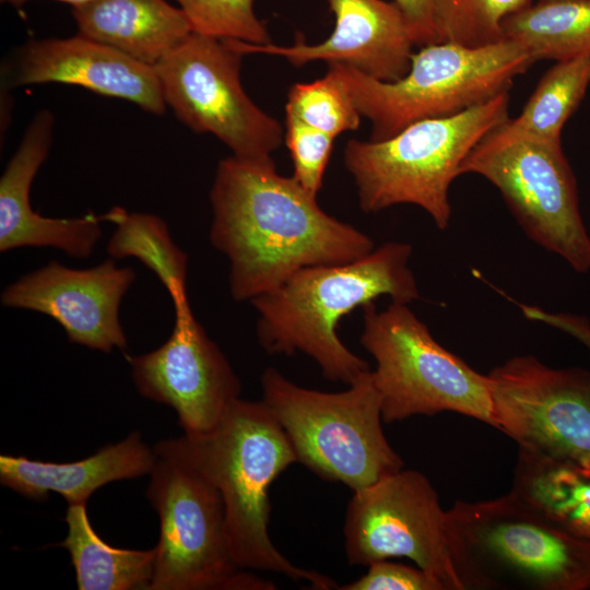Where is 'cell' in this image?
<instances>
[{"mask_svg": "<svg viewBox=\"0 0 590 590\" xmlns=\"http://www.w3.org/2000/svg\"><path fill=\"white\" fill-rule=\"evenodd\" d=\"M149 475L146 497L160 518L150 590L276 589L235 562L224 505L212 484L162 457Z\"/></svg>", "mask_w": 590, "mask_h": 590, "instance_id": "30bf717a", "label": "cell"}, {"mask_svg": "<svg viewBox=\"0 0 590 590\" xmlns=\"http://www.w3.org/2000/svg\"><path fill=\"white\" fill-rule=\"evenodd\" d=\"M507 120L470 151L460 175L476 174L488 180L531 240L559 256L576 272L587 273L590 236L562 141L516 131Z\"/></svg>", "mask_w": 590, "mask_h": 590, "instance_id": "9c48e42d", "label": "cell"}, {"mask_svg": "<svg viewBox=\"0 0 590 590\" xmlns=\"http://www.w3.org/2000/svg\"><path fill=\"white\" fill-rule=\"evenodd\" d=\"M134 280L131 268L113 259L87 269L51 261L7 286L1 304L49 316L72 343L104 353L123 351L128 341L119 310Z\"/></svg>", "mask_w": 590, "mask_h": 590, "instance_id": "9a60e30c", "label": "cell"}, {"mask_svg": "<svg viewBox=\"0 0 590 590\" xmlns=\"http://www.w3.org/2000/svg\"><path fill=\"white\" fill-rule=\"evenodd\" d=\"M504 37L535 61L590 56V0H538L509 15Z\"/></svg>", "mask_w": 590, "mask_h": 590, "instance_id": "603a6c76", "label": "cell"}, {"mask_svg": "<svg viewBox=\"0 0 590 590\" xmlns=\"http://www.w3.org/2000/svg\"><path fill=\"white\" fill-rule=\"evenodd\" d=\"M316 199L281 175L271 156L220 161L210 240L229 261L234 299L251 300L303 268L354 261L374 249L369 236L326 213Z\"/></svg>", "mask_w": 590, "mask_h": 590, "instance_id": "6da1fadb", "label": "cell"}, {"mask_svg": "<svg viewBox=\"0 0 590 590\" xmlns=\"http://www.w3.org/2000/svg\"><path fill=\"white\" fill-rule=\"evenodd\" d=\"M447 546L462 589L587 590L590 542L511 491L446 511Z\"/></svg>", "mask_w": 590, "mask_h": 590, "instance_id": "277c9868", "label": "cell"}, {"mask_svg": "<svg viewBox=\"0 0 590 590\" xmlns=\"http://www.w3.org/2000/svg\"><path fill=\"white\" fill-rule=\"evenodd\" d=\"M509 91L459 114L413 122L379 141L351 139L344 165L361 209L374 213L397 204L422 208L437 228L450 223L449 189L470 151L506 121Z\"/></svg>", "mask_w": 590, "mask_h": 590, "instance_id": "5b68a950", "label": "cell"}, {"mask_svg": "<svg viewBox=\"0 0 590 590\" xmlns=\"http://www.w3.org/2000/svg\"><path fill=\"white\" fill-rule=\"evenodd\" d=\"M68 534L60 543L68 550L75 569L79 590H150L155 547H114L94 531L86 504H72L66 512Z\"/></svg>", "mask_w": 590, "mask_h": 590, "instance_id": "7402d4cb", "label": "cell"}, {"mask_svg": "<svg viewBox=\"0 0 590 590\" xmlns=\"http://www.w3.org/2000/svg\"><path fill=\"white\" fill-rule=\"evenodd\" d=\"M243 56L226 39L192 32L154 68L166 106L182 123L213 134L238 157L271 156L284 130L244 90Z\"/></svg>", "mask_w": 590, "mask_h": 590, "instance_id": "8fae6325", "label": "cell"}, {"mask_svg": "<svg viewBox=\"0 0 590 590\" xmlns=\"http://www.w3.org/2000/svg\"><path fill=\"white\" fill-rule=\"evenodd\" d=\"M55 118L42 109L33 117L0 178V251L51 247L74 258L93 253L107 214L79 217L43 216L31 205V187L52 142Z\"/></svg>", "mask_w": 590, "mask_h": 590, "instance_id": "ac0fdd59", "label": "cell"}, {"mask_svg": "<svg viewBox=\"0 0 590 590\" xmlns=\"http://www.w3.org/2000/svg\"><path fill=\"white\" fill-rule=\"evenodd\" d=\"M406 16L418 46L437 43L435 0H393Z\"/></svg>", "mask_w": 590, "mask_h": 590, "instance_id": "4dcf8cb0", "label": "cell"}, {"mask_svg": "<svg viewBox=\"0 0 590 590\" xmlns=\"http://www.w3.org/2000/svg\"><path fill=\"white\" fill-rule=\"evenodd\" d=\"M446 511L429 480L400 470L353 492L344 521L350 565L408 557L446 590H463L447 546Z\"/></svg>", "mask_w": 590, "mask_h": 590, "instance_id": "4fadbf2b", "label": "cell"}, {"mask_svg": "<svg viewBox=\"0 0 590 590\" xmlns=\"http://www.w3.org/2000/svg\"><path fill=\"white\" fill-rule=\"evenodd\" d=\"M363 310L359 341L376 361L385 423L448 411L494 425L487 376L441 346L408 304Z\"/></svg>", "mask_w": 590, "mask_h": 590, "instance_id": "ba28073f", "label": "cell"}, {"mask_svg": "<svg viewBox=\"0 0 590 590\" xmlns=\"http://www.w3.org/2000/svg\"><path fill=\"white\" fill-rule=\"evenodd\" d=\"M532 0H435L437 43L480 47L504 39L503 24Z\"/></svg>", "mask_w": 590, "mask_h": 590, "instance_id": "484cf974", "label": "cell"}, {"mask_svg": "<svg viewBox=\"0 0 590 590\" xmlns=\"http://www.w3.org/2000/svg\"><path fill=\"white\" fill-rule=\"evenodd\" d=\"M260 381L262 402L285 432L297 462L319 477L354 492L403 469L382 430L381 398L370 369L340 392L297 386L273 367Z\"/></svg>", "mask_w": 590, "mask_h": 590, "instance_id": "52a82bcc", "label": "cell"}, {"mask_svg": "<svg viewBox=\"0 0 590 590\" xmlns=\"http://www.w3.org/2000/svg\"><path fill=\"white\" fill-rule=\"evenodd\" d=\"M284 141L293 162V177L307 192L317 197L334 138L285 111Z\"/></svg>", "mask_w": 590, "mask_h": 590, "instance_id": "f1b7e54d", "label": "cell"}, {"mask_svg": "<svg viewBox=\"0 0 590 590\" xmlns=\"http://www.w3.org/2000/svg\"><path fill=\"white\" fill-rule=\"evenodd\" d=\"M156 458L141 435L132 432L123 440L74 462H44L1 455L0 483L32 500H45L49 492H55L68 505L86 504L105 484L150 474Z\"/></svg>", "mask_w": 590, "mask_h": 590, "instance_id": "d6986e66", "label": "cell"}, {"mask_svg": "<svg viewBox=\"0 0 590 590\" xmlns=\"http://www.w3.org/2000/svg\"><path fill=\"white\" fill-rule=\"evenodd\" d=\"M590 85V56L557 61L539 81L522 111L507 125L519 132L560 140L565 122Z\"/></svg>", "mask_w": 590, "mask_h": 590, "instance_id": "d4e9b609", "label": "cell"}, {"mask_svg": "<svg viewBox=\"0 0 590 590\" xmlns=\"http://www.w3.org/2000/svg\"><path fill=\"white\" fill-rule=\"evenodd\" d=\"M339 590H446L445 586L424 569L378 560L368 565L366 574L345 583Z\"/></svg>", "mask_w": 590, "mask_h": 590, "instance_id": "f546056e", "label": "cell"}, {"mask_svg": "<svg viewBox=\"0 0 590 590\" xmlns=\"http://www.w3.org/2000/svg\"><path fill=\"white\" fill-rule=\"evenodd\" d=\"M494 427L539 456L590 469V371L514 356L486 375Z\"/></svg>", "mask_w": 590, "mask_h": 590, "instance_id": "7c38bea8", "label": "cell"}, {"mask_svg": "<svg viewBox=\"0 0 590 590\" xmlns=\"http://www.w3.org/2000/svg\"><path fill=\"white\" fill-rule=\"evenodd\" d=\"M192 32L253 45L271 42L264 23L256 15L253 0H177Z\"/></svg>", "mask_w": 590, "mask_h": 590, "instance_id": "83f0119b", "label": "cell"}, {"mask_svg": "<svg viewBox=\"0 0 590 590\" xmlns=\"http://www.w3.org/2000/svg\"><path fill=\"white\" fill-rule=\"evenodd\" d=\"M174 309L168 339L149 353L127 358L140 394L172 406L185 434H203L240 398L241 384L189 302Z\"/></svg>", "mask_w": 590, "mask_h": 590, "instance_id": "5bb4252c", "label": "cell"}, {"mask_svg": "<svg viewBox=\"0 0 590 590\" xmlns=\"http://www.w3.org/2000/svg\"><path fill=\"white\" fill-rule=\"evenodd\" d=\"M535 60L504 38L480 47L441 42L413 52L409 72L387 82L354 68L329 63L359 114L371 125L369 140L390 138L409 125L449 117L510 90Z\"/></svg>", "mask_w": 590, "mask_h": 590, "instance_id": "8992f818", "label": "cell"}, {"mask_svg": "<svg viewBox=\"0 0 590 590\" xmlns=\"http://www.w3.org/2000/svg\"><path fill=\"white\" fill-rule=\"evenodd\" d=\"M285 111L334 139L358 129L362 117L344 84L329 69L320 79L293 84Z\"/></svg>", "mask_w": 590, "mask_h": 590, "instance_id": "4316f807", "label": "cell"}, {"mask_svg": "<svg viewBox=\"0 0 590 590\" xmlns=\"http://www.w3.org/2000/svg\"><path fill=\"white\" fill-rule=\"evenodd\" d=\"M153 450L219 491L231 552L239 567L282 574L312 589L339 588L330 577L291 563L269 535L270 486L297 458L262 400L239 398L211 430L163 439Z\"/></svg>", "mask_w": 590, "mask_h": 590, "instance_id": "7a4b0ae2", "label": "cell"}, {"mask_svg": "<svg viewBox=\"0 0 590 590\" xmlns=\"http://www.w3.org/2000/svg\"><path fill=\"white\" fill-rule=\"evenodd\" d=\"M72 15L79 34L152 67L192 33L184 11L166 0H91Z\"/></svg>", "mask_w": 590, "mask_h": 590, "instance_id": "ffe728a7", "label": "cell"}, {"mask_svg": "<svg viewBox=\"0 0 590 590\" xmlns=\"http://www.w3.org/2000/svg\"><path fill=\"white\" fill-rule=\"evenodd\" d=\"M107 221L116 224L108 255L138 259L161 281L174 306L187 303L188 256L173 240L167 224L157 215L129 213L119 206L107 212Z\"/></svg>", "mask_w": 590, "mask_h": 590, "instance_id": "cb8c5ba5", "label": "cell"}, {"mask_svg": "<svg viewBox=\"0 0 590 590\" xmlns=\"http://www.w3.org/2000/svg\"><path fill=\"white\" fill-rule=\"evenodd\" d=\"M511 492L590 542V469L519 449Z\"/></svg>", "mask_w": 590, "mask_h": 590, "instance_id": "44dd1931", "label": "cell"}, {"mask_svg": "<svg viewBox=\"0 0 590 590\" xmlns=\"http://www.w3.org/2000/svg\"><path fill=\"white\" fill-rule=\"evenodd\" d=\"M44 83L79 85L155 115L166 109L154 67L79 33L68 38L32 39L23 46L11 86Z\"/></svg>", "mask_w": 590, "mask_h": 590, "instance_id": "e0dca14e", "label": "cell"}, {"mask_svg": "<svg viewBox=\"0 0 590 590\" xmlns=\"http://www.w3.org/2000/svg\"><path fill=\"white\" fill-rule=\"evenodd\" d=\"M334 28L323 42L309 45L297 38L292 46L253 45L226 39L243 55L267 54L295 67L322 60L341 63L387 82L399 80L411 67L416 45L411 26L396 2L384 0H329Z\"/></svg>", "mask_w": 590, "mask_h": 590, "instance_id": "2e32d148", "label": "cell"}, {"mask_svg": "<svg viewBox=\"0 0 590 590\" xmlns=\"http://www.w3.org/2000/svg\"><path fill=\"white\" fill-rule=\"evenodd\" d=\"M411 255V245L387 241L354 261L296 271L250 300L259 314L258 342L270 354L304 353L324 378L351 385L369 366L342 343L339 322L380 296L402 304L420 298Z\"/></svg>", "mask_w": 590, "mask_h": 590, "instance_id": "3957f363", "label": "cell"}, {"mask_svg": "<svg viewBox=\"0 0 590 590\" xmlns=\"http://www.w3.org/2000/svg\"><path fill=\"white\" fill-rule=\"evenodd\" d=\"M2 3H9L11 5H21V4H24L25 2L30 1V0H0ZM55 1H60V2H64V3H68V4H71L72 8L74 7H79V5H82L91 0H55Z\"/></svg>", "mask_w": 590, "mask_h": 590, "instance_id": "1f68e13d", "label": "cell"}]
</instances>
